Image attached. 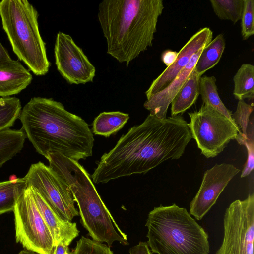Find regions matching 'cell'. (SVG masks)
Returning <instances> with one entry per match:
<instances>
[{
	"label": "cell",
	"instance_id": "obj_18",
	"mask_svg": "<svg viewBox=\"0 0 254 254\" xmlns=\"http://www.w3.org/2000/svg\"><path fill=\"white\" fill-rule=\"evenodd\" d=\"M129 118L128 114L119 111L102 112L93 121V132L108 137L120 130Z\"/></svg>",
	"mask_w": 254,
	"mask_h": 254
},
{
	"label": "cell",
	"instance_id": "obj_11",
	"mask_svg": "<svg viewBox=\"0 0 254 254\" xmlns=\"http://www.w3.org/2000/svg\"><path fill=\"white\" fill-rule=\"evenodd\" d=\"M240 171L233 165L227 163L216 164L207 170L196 194L190 202V214L196 220H201Z\"/></svg>",
	"mask_w": 254,
	"mask_h": 254
},
{
	"label": "cell",
	"instance_id": "obj_22",
	"mask_svg": "<svg viewBox=\"0 0 254 254\" xmlns=\"http://www.w3.org/2000/svg\"><path fill=\"white\" fill-rule=\"evenodd\" d=\"M254 66L243 64L233 77V94L238 100H253L254 96Z\"/></svg>",
	"mask_w": 254,
	"mask_h": 254
},
{
	"label": "cell",
	"instance_id": "obj_32",
	"mask_svg": "<svg viewBox=\"0 0 254 254\" xmlns=\"http://www.w3.org/2000/svg\"><path fill=\"white\" fill-rule=\"evenodd\" d=\"M52 254H71V252L68 246L59 243L55 246Z\"/></svg>",
	"mask_w": 254,
	"mask_h": 254
},
{
	"label": "cell",
	"instance_id": "obj_20",
	"mask_svg": "<svg viewBox=\"0 0 254 254\" xmlns=\"http://www.w3.org/2000/svg\"><path fill=\"white\" fill-rule=\"evenodd\" d=\"M26 136L23 129L9 128L0 131V167L20 152Z\"/></svg>",
	"mask_w": 254,
	"mask_h": 254
},
{
	"label": "cell",
	"instance_id": "obj_3",
	"mask_svg": "<svg viewBox=\"0 0 254 254\" xmlns=\"http://www.w3.org/2000/svg\"><path fill=\"white\" fill-rule=\"evenodd\" d=\"M46 159L49 167L68 185L79 208L81 223L93 240L106 242L109 247L115 241L128 245L126 235L114 220L86 170L77 161L58 153L49 154Z\"/></svg>",
	"mask_w": 254,
	"mask_h": 254
},
{
	"label": "cell",
	"instance_id": "obj_1",
	"mask_svg": "<svg viewBox=\"0 0 254 254\" xmlns=\"http://www.w3.org/2000/svg\"><path fill=\"white\" fill-rule=\"evenodd\" d=\"M26 136L46 158L52 153L78 161L92 155L94 138L88 125L52 98L33 97L19 118Z\"/></svg>",
	"mask_w": 254,
	"mask_h": 254
},
{
	"label": "cell",
	"instance_id": "obj_17",
	"mask_svg": "<svg viewBox=\"0 0 254 254\" xmlns=\"http://www.w3.org/2000/svg\"><path fill=\"white\" fill-rule=\"evenodd\" d=\"M225 48L223 34L218 35L202 50L196 62L195 69L199 76L215 66L219 62Z\"/></svg>",
	"mask_w": 254,
	"mask_h": 254
},
{
	"label": "cell",
	"instance_id": "obj_28",
	"mask_svg": "<svg viewBox=\"0 0 254 254\" xmlns=\"http://www.w3.org/2000/svg\"><path fill=\"white\" fill-rule=\"evenodd\" d=\"M241 20V35L244 40L254 34V0H244Z\"/></svg>",
	"mask_w": 254,
	"mask_h": 254
},
{
	"label": "cell",
	"instance_id": "obj_21",
	"mask_svg": "<svg viewBox=\"0 0 254 254\" xmlns=\"http://www.w3.org/2000/svg\"><path fill=\"white\" fill-rule=\"evenodd\" d=\"M216 82V79L214 76L200 77L199 95L201 97L203 104L210 106L236 125L233 120L231 112L226 107L220 98Z\"/></svg>",
	"mask_w": 254,
	"mask_h": 254
},
{
	"label": "cell",
	"instance_id": "obj_9",
	"mask_svg": "<svg viewBox=\"0 0 254 254\" xmlns=\"http://www.w3.org/2000/svg\"><path fill=\"white\" fill-rule=\"evenodd\" d=\"M25 177L27 187L34 188L61 218L71 222L79 215L68 185L49 166L41 162L32 164Z\"/></svg>",
	"mask_w": 254,
	"mask_h": 254
},
{
	"label": "cell",
	"instance_id": "obj_26",
	"mask_svg": "<svg viewBox=\"0 0 254 254\" xmlns=\"http://www.w3.org/2000/svg\"><path fill=\"white\" fill-rule=\"evenodd\" d=\"M71 254H114L106 245L81 236Z\"/></svg>",
	"mask_w": 254,
	"mask_h": 254
},
{
	"label": "cell",
	"instance_id": "obj_14",
	"mask_svg": "<svg viewBox=\"0 0 254 254\" xmlns=\"http://www.w3.org/2000/svg\"><path fill=\"white\" fill-rule=\"evenodd\" d=\"M37 208L53 237L55 247L59 243L69 246L79 235L76 223L64 220L58 216L45 201L40 194L29 187Z\"/></svg>",
	"mask_w": 254,
	"mask_h": 254
},
{
	"label": "cell",
	"instance_id": "obj_15",
	"mask_svg": "<svg viewBox=\"0 0 254 254\" xmlns=\"http://www.w3.org/2000/svg\"><path fill=\"white\" fill-rule=\"evenodd\" d=\"M30 72L18 61L0 67V97L17 94L31 82Z\"/></svg>",
	"mask_w": 254,
	"mask_h": 254
},
{
	"label": "cell",
	"instance_id": "obj_12",
	"mask_svg": "<svg viewBox=\"0 0 254 254\" xmlns=\"http://www.w3.org/2000/svg\"><path fill=\"white\" fill-rule=\"evenodd\" d=\"M213 33L208 27L200 28L178 52L174 62L154 79L145 92L147 98L165 88L187 65L193 54L212 40Z\"/></svg>",
	"mask_w": 254,
	"mask_h": 254
},
{
	"label": "cell",
	"instance_id": "obj_25",
	"mask_svg": "<svg viewBox=\"0 0 254 254\" xmlns=\"http://www.w3.org/2000/svg\"><path fill=\"white\" fill-rule=\"evenodd\" d=\"M241 133H238L235 139L240 145H244L247 150V159L241 175V177L244 178L248 176L251 173L254 167V127L253 117L250 120L247 129V136L243 137Z\"/></svg>",
	"mask_w": 254,
	"mask_h": 254
},
{
	"label": "cell",
	"instance_id": "obj_33",
	"mask_svg": "<svg viewBox=\"0 0 254 254\" xmlns=\"http://www.w3.org/2000/svg\"><path fill=\"white\" fill-rule=\"evenodd\" d=\"M18 254H40L28 250H24L21 251Z\"/></svg>",
	"mask_w": 254,
	"mask_h": 254
},
{
	"label": "cell",
	"instance_id": "obj_4",
	"mask_svg": "<svg viewBox=\"0 0 254 254\" xmlns=\"http://www.w3.org/2000/svg\"><path fill=\"white\" fill-rule=\"evenodd\" d=\"M145 226L147 244L157 254H208V235L187 209L175 203L151 211Z\"/></svg>",
	"mask_w": 254,
	"mask_h": 254
},
{
	"label": "cell",
	"instance_id": "obj_30",
	"mask_svg": "<svg viewBox=\"0 0 254 254\" xmlns=\"http://www.w3.org/2000/svg\"><path fill=\"white\" fill-rule=\"evenodd\" d=\"M178 52L172 50L165 51L161 56V60L167 67L172 64L177 57Z\"/></svg>",
	"mask_w": 254,
	"mask_h": 254
},
{
	"label": "cell",
	"instance_id": "obj_24",
	"mask_svg": "<svg viewBox=\"0 0 254 254\" xmlns=\"http://www.w3.org/2000/svg\"><path fill=\"white\" fill-rule=\"evenodd\" d=\"M21 104L15 97H0V131L9 129L19 118Z\"/></svg>",
	"mask_w": 254,
	"mask_h": 254
},
{
	"label": "cell",
	"instance_id": "obj_5",
	"mask_svg": "<svg viewBox=\"0 0 254 254\" xmlns=\"http://www.w3.org/2000/svg\"><path fill=\"white\" fill-rule=\"evenodd\" d=\"M35 8L26 0L0 1V16L3 30L13 51L32 72L44 75L51 65L46 44L40 33Z\"/></svg>",
	"mask_w": 254,
	"mask_h": 254
},
{
	"label": "cell",
	"instance_id": "obj_19",
	"mask_svg": "<svg viewBox=\"0 0 254 254\" xmlns=\"http://www.w3.org/2000/svg\"><path fill=\"white\" fill-rule=\"evenodd\" d=\"M27 188L25 177L0 182V214L13 211L18 198Z\"/></svg>",
	"mask_w": 254,
	"mask_h": 254
},
{
	"label": "cell",
	"instance_id": "obj_6",
	"mask_svg": "<svg viewBox=\"0 0 254 254\" xmlns=\"http://www.w3.org/2000/svg\"><path fill=\"white\" fill-rule=\"evenodd\" d=\"M188 114L192 137L207 158L217 156L241 133L236 125L208 105L203 104L198 111Z\"/></svg>",
	"mask_w": 254,
	"mask_h": 254
},
{
	"label": "cell",
	"instance_id": "obj_23",
	"mask_svg": "<svg viewBox=\"0 0 254 254\" xmlns=\"http://www.w3.org/2000/svg\"><path fill=\"white\" fill-rule=\"evenodd\" d=\"M212 9L221 20L236 23L240 20L243 10L244 0H210Z\"/></svg>",
	"mask_w": 254,
	"mask_h": 254
},
{
	"label": "cell",
	"instance_id": "obj_31",
	"mask_svg": "<svg viewBox=\"0 0 254 254\" xmlns=\"http://www.w3.org/2000/svg\"><path fill=\"white\" fill-rule=\"evenodd\" d=\"M14 61L10 58L7 50L0 42V67L10 64Z\"/></svg>",
	"mask_w": 254,
	"mask_h": 254
},
{
	"label": "cell",
	"instance_id": "obj_29",
	"mask_svg": "<svg viewBox=\"0 0 254 254\" xmlns=\"http://www.w3.org/2000/svg\"><path fill=\"white\" fill-rule=\"evenodd\" d=\"M129 254H153L146 242H140L138 244L131 247Z\"/></svg>",
	"mask_w": 254,
	"mask_h": 254
},
{
	"label": "cell",
	"instance_id": "obj_8",
	"mask_svg": "<svg viewBox=\"0 0 254 254\" xmlns=\"http://www.w3.org/2000/svg\"><path fill=\"white\" fill-rule=\"evenodd\" d=\"M254 193L236 200L224 216V236L215 254H253Z\"/></svg>",
	"mask_w": 254,
	"mask_h": 254
},
{
	"label": "cell",
	"instance_id": "obj_16",
	"mask_svg": "<svg viewBox=\"0 0 254 254\" xmlns=\"http://www.w3.org/2000/svg\"><path fill=\"white\" fill-rule=\"evenodd\" d=\"M200 77L194 68L171 103L172 117L183 113L195 103L199 95Z\"/></svg>",
	"mask_w": 254,
	"mask_h": 254
},
{
	"label": "cell",
	"instance_id": "obj_7",
	"mask_svg": "<svg viewBox=\"0 0 254 254\" xmlns=\"http://www.w3.org/2000/svg\"><path fill=\"white\" fill-rule=\"evenodd\" d=\"M15 238L26 250L40 254H52L55 244L42 217L29 187L18 198L13 210Z\"/></svg>",
	"mask_w": 254,
	"mask_h": 254
},
{
	"label": "cell",
	"instance_id": "obj_2",
	"mask_svg": "<svg viewBox=\"0 0 254 254\" xmlns=\"http://www.w3.org/2000/svg\"><path fill=\"white\" fill-rule=\"evenodd\" d=\"M162 0H104L98 19L107 41V53L121 63H129L152 46Z\"/></svg>",
	"mask_w": 254,
	"mask_h": 254
},
{
	"label": "cell",
	"instance_id": "obj_10",
	"mask_svg": "<svg viewBox=\"0 0 254 254\" xmlns=\"http://www.w3.org/2000/svg\"><path fill=\"white\" fill-rule=\"evenodd\" d=\"M54 54L57 68L69 84L77 85L93 81L94 66L70 36L62 32L57 33Z\"/></svg>",
	"mask_w": 254,
	"mask_h": 254
},
{
	"label": "cell",
	"instance_id": "obj_27",
	"mask_svg": "<svg viewBox=\"0 0 254 254\" xmlns=\"http://www.w3.org/2000/svg\"><path fill=\"white\" fill-rule=\"evenodd\" d=\"M254 110V104L247 103L244 100H239L236 110L232 114V119L238 127L242 135L247 136V129L250 121V115Z\"/></svg>",
	"mask_w": 254,
	"mask_h": 254
},
{
	"label": "cell",
	"instance_id": "obj_13",
	"mask_svg": "<svg viewBox=\"0 0 254 254\" xmlns=\"http://www.w3.org/2000/svg\"><path fill=\"white\" fill-rule=\"evenodd\" d=\"M204 47L193 55L187 65L165 88L147 98L143 106L150 111V115L161 119L167 118L170 104L195 68Z\"/></svg>",
	"mask_w": 254,
	"mask_h": 254
}]
</instances>
